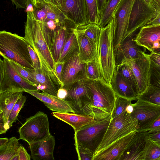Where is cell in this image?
Returning a JSON list of instances; mask_svg holds the SVG:
<instances>
[{"label": "cell", "instance_id": "obj_59", "mask_svg": "<svg viewBox=\"0 0 160 160\" xmlns=\"http://www.w3.org/2000/svg\"><path fill=\"white\" fill-rule=\"evenodd\" d=\"M11 160H19V156L18 153L14 156L12 159Z\"/></svg>", "mask_w": 160, "mask_h": 160}, {"label": "cell", "instance_id": "obj_50", "mask_svg": "<svg viewBox=\"0 0 160 160\" xmlns=\"http://www.w3.org/2000/svg\"><path fill=\"white\" fill-rule=\"evenodd\" d=\"M8 130L6 126L3 114L2 112H0V134L5 133Z\"/></svg>", "mask_w": 160, "mask_h": 160}, {"label": "cell", "instance_id": "obj_54", "mask_svg": "<svg viewBox=\"0 0 160 160\" xmlns=\"http://www.w3.org/2000/svg\"><path fill=\"white\" fill-rule=\"evenodd\" d=\"M26 11L27 12H34V6L32 0H26Z\"/></svg>", "mask_w": 160, "mask_h": 160}, {"label": "cell", "instance_id": "obj_23", "mask_svg": "<svg viewBox=\"0 0 160 160\" xmlns=\"http://www.w3.org/2000/svg\"><path fill=\"white\" fill-rule=\"evenodd\" d=\"M55 145V138L52 135L45 140L29 145L31 158L34 160H54Z\"/></svg>", "mask_w": 160, "mask_h": 160}, {"label": "cell", "instance_id": "obj_7", "mask_svg": "<svg viewBox=\"0 0 160 160\" xmlns=\"http://www.w3.org/2000/svg\"><path fill=\"white\" fill-rule=\"evenodd\" d=\"M0 58V93L25 92L27 90L39 92L37 87L19 75L5 56Z\"/></svg>", "mask_w": 160, "mask_h": 160}, {"label": "cell", "instance_id": "obj_5", "mask_svg": "<svg viewBox=\"0 0 160 160\" xmlns=\"http://www.w3.org/2000/svg\"><path fill=\"white\" fill-rule=\"evenodd\" d=\"M138 122L132 118L130 114L125 111L118 116L111 119L103 139L96 150L94 156L120 138L137 131Z\"/></svg>", "mask_w": 160, "mask_h": 160}, {"label": "cell", "instance_id": "obj_16", "mask_svg": "<svg viewBox=\"0 0 160 160\" xmlns=\"http://www.w3.org/2000/svg\"><path fill=\"white\" fill-rule=\"evenodd\" d=\"M135 35L125 38L114 50L116 66L139 58L144 51L134 40Z\"/></svg>", "mask_w": 160, "mask_h": 160}, {"label": "cell", "instance_id": "obj_28", "mask_svg": "<svg viewBox=\"0 0 160 160\" xmlns=\"http://www.w3.org/2000/svg\"><path fill=\"white\" fill-rule=\"evenodd\" d=\"M78 52H79V47L76 37L73 30L64 45L57 62H64L69 58Z\"/></svg>", "mask_w": 160, "mask_h": 160}, {"label": "cell", "instance_id": "obj_9", "mask_svg": "<svg viewBox=\"0 0 160 160\" xmlns=\"http://www.w3.org/2000/svg\"><path fill=\"white\" fill-rule=\"evenodd\" d=\"M156 15V10L152 5L148 4L144 0H134L125 38L135 36L137 31L146 25Z\"/></svg>", "mask_w": 160, "mask_h": 160}, {"label": "cell", "instance_id": "obj_35", "mask_svg": "<svg viewBox=\"0 0 160 160\" xmlns=\"http://www.w3.org/2000/svg\"><path fill=\"white\" fill-rule=\"evenodd\" d=\"M89 23L98 25L99 20L96 0H86Z\"/></svg>", "mask_w": 160, "mask_h": 160}, {"label": "cell", "instance_id": "obj_41", "mask_svg": "<svg viewBox=\"0 0 160 160\" xmlns=\"http://www.w3.org/2000/svg\"><path fill=\"white\" fill-rule=\"evenodd\" d=\"M76 150L79 160H93L94 153L89 149L75 142Z\"/></svg>", "mask_w": 160, "mask_h": 160}, {"label": "cell", "instance_id": "obj_52", "mask_svg": "<svg viewBox=\"0 0 160 160\" xmlns=\"http://www.w3.org/2000/svg\"><path fill=\"white\" fill-rule=\"evenodd\" d=\"M107 0H96L97 7L99 18L103 11ZM100 19V18H99Z\"/></svg>", "mask_w": 160, "mask_h": 160}, {"label": "cell", "instance_id": "obj_29", "mask_svg": "<svg viewBox=\"0 0 160 160\" xmlns=\"http://www.w3.org/2000/svg\"><path fill=\"white\" fill-rule=\"evenodd\" d=\"M77 28H81L83 30L85 34L92 45L98 59V48L101 28L98 24L92 23Z\"/></svg>", "mask_w": 160, "mask_h": 160}, {"label": "cell", "instance_id": "obj_36", "mask_svg": "<svg viewBox=\"0 0 160 160\" xmlns=\"http://www.w3.org/2000/svg\"><path fill=\"white\" fill-rule=\"evenodd\" d=\"M144 160H160V147L149 139Z\"/></svg>", "mask_w": 160, "mask_h": 160}, {"label": "cell", "instance_id": "obj_19", "mask_svg": "<svg viewBox=\"0 0 160 160\" xmlns=\"http://www.w3.org/2000/svg\"><path fill=\"white\" fill-rule=\"evenodd\" d=\"M136 132H132L118 139L94 156L93 160H120Z\"/></svg>", "mask_w": 160, "mask_h": 160}, {"label": "cell", "instance_id": "obj_43", "mask_svg": "<svg viewBox=\"0 0 160 160\" xmlns=\"http://www.w3.org/2000/svg\"><path fill=\"white\" fill-rule=\"evenodd\" d=\"M34 5L38 4H49L60 9L62 12L64 10L66 0H32Z\"/></svg>", "mask_w": 160, "mask_h": 160}, {"label": "cell", "instance_id": "obj_34", "mask_svg": "<svg viewBox=\"0 0 160 160\" xmlns=\"http://www.w3.org/2000/svg\"><path fill=\"white\" fill-rule=\"evenodd\" d=\"M26 99V97L22 94L16 102L9 116L8 124L9 128L12 127L13 123L17 120L18 113L22 108Z\"/></svg>", "mask_w": 160, "mask_h": 160}, {"label": "cell", "instance_id": "obj_32", "mask_svg": "<svg viewBox=\"0 0 160 160\" xmlns=\"http://www.w3.org/2000/svg\"><path fill=\"white\" fill-rule=\"evenodd\" d=\"M138 99L160 106V88L150 85L144 92L138 97Z\"/></svg>", "mask_w": 160, "mask_h": 160}, {"label": "cell", "instance_id": "obj_46", "mask_svg": "<svg viewBox=\"0 0 160 160\" xmlns=\"http://www.w3.org/2000/svg\"><path fill=\"white\" fill-rule=\"evenodd\" d=\"M160 131V115L145 131L153 133Z\"/></svg>", "mask_w": 160, "mask_h": 160}, {"label": "cell", "instance_id": "obj_26", "mask_svg": "<svg viewBox=\"0 0 160 160\" xmlns=\"http://www.w3.org/2000/svg\"><path fill=\"white\" fill-rule=\"evenodd\" d=\"M78 44L79 53L81 58L84 62H88L98 59L95 49L91 42L81 28L74 29Z\"/></svg>", "mask_w": 160, "mask_h": 160}, {"label": "cell", "instance_id": "obj_31", "mask_svg": "<svg viewBox=\"0 0 160 160\" xmlns=\"http://www.w3.org/2000/svg\"><path fill=\"white\" fill-rule=\"evenodd\" d=\"M121 0H107L98 24L101 28H104L110 22L114 11Z\"/></svg>", "mask_w": 160, "mask_h": 160}, {"label": "cell", "instance_id": "obj_45", "mask_svg": "<svg viewBox=\"0 0 160 160\" xmlns=\"http://www.w3.org/2000/svg\"><path fill=\"white\" fill-rule=\"evenodd\" d=\"M28 48L34 69H37L41 68V63L37 54L30 45H28Z\"/></svg>", "mask_w": 160, "mask_h": 160}, {"label": "cell", "instance_id": "obj_14", "mask_svg": "<svg viewBox=\"0 0 160 160\" xmlns=\"http://www.w3.org/2000/svg\"><path fill=\"white\" fill-rule=\"evenodd\" d=\"M64 100L70 104L75 113L84 114L83 105L90 100L89 89L84 80L74 83L68 90Z\"/></svg>", "mask_w": 160, "mask_h": 160}, {"label": "cell", "instance_id": "obj_27", "mask_svg": "<svg viewBox=\"0 0 160 160\" xmlns=\"http://www.w3.org/2000/svg\"><path fill=\"white\" fill-rule=\"evenodd\" d=\"M22 92L0 93V112H2L7 128H9L8 124L9 116L16 102L23 94Z\"/></svg>", "mask_w": 160, "mask_h": 160}, {"label": "cell", "instance_id": "obj_39", "mask_svg": "<svg viewBox=\"0 0 160 160\" xmlns=\"http://www.w3.org/2000/svg\"><path fill=\"white\" fill-rule=\"evenodd\" d=\"M2 56L3 55L1 56ZM7 58L19 75L35 86L34 81L33 77L27 68H24L20 64L14 61L9 59Z\"/></svg>", "mask_w": 160, "mask_h": 160}, {"label": "cell", "instance_id": "obj_55", "mask_svg": "<svg viewBox=\"0 0 160 160\" xmlns=\"http://www.w3.org/2000/svg\"><path fill=\"white\" fill-rule=\"evenodd\" d=\"M68 94V90L63 88H60L58 90L57 97L64 100Z\"/></svg>", "mask_w": 160, "mask_h": 160}, {"label": "cell", "instance_id": "obj_10", "mask_svg": "<svg viewBox=\"0 0 160 160\" xmlns=\"http://www.w3.org/2000/svg\"><path fill=\"white\" fill-rule=\"evenodd\" d=\"M87 78L86 62L81 58L79 52H77L64 62L61 88L68 90L75 83Z\"/></svg>", "mask_w": 160, "mask_h": 160}, {"label": "cell", "instance_id": "obj_13", "mask_svg": "<svg viewBox=\"0 0 160 160\" xmlns=\"http://www.w3.org/2000/svg\"><path fill=\"white\" fill-rule=\"evenodd\" d=\"M127 62L135 77L138 97L144 92L150 85L151 61L148 54L144 51L139 58L130 60Z\"/></svg>", "mask_w": 160, "mask_h": 160}, {"label": "cell", "instance_id": "obj_25", "mask_svg": "<svg viewBox=\"0 0 160 160\" xmlns=\"http://www.w3.org/2000/svg\"><path fill=\"white\" fill-rule=\"evenodd\" d=\"M52 115L56 118L72 126L75 132L82 127L94 122L96 120L91 116L73 113H61L53 112Z\"/></svg>", "mask_w": 160, "mask_h": 160}, {"label": "cell", "instance_id": "obj_3", "mask_svg": "<svg viewBox=\"0 0 160 160\" xmlns=\"http://www.w3.org/2000/svg\"><path fill=\"white\" fill-rule=\"evenodd\" d=\"M29 44L24 37L5 30L0 32V54L24 68L34 69L29 55Z\"/></svg>", "mask_w": 160, "mask_h": 160}, {"label": "cell", "instance_id": "obj_24", "mask_svg": "<svg viewBox=\"0 0 160 160\" xmlns=\"http://www.w3.org/2000/svg\"><path fill=\"white\" fill-rule=\"evenodd\" d=\"M111 86L117 96L131 101L137 100L138 95L133 87L116 68L112 76Z\"/></svg>", "mask_w": 160, "mask_h": 160}, {"label": "cell", "instance_id": "obj_38", "mask_svg": "<svg viewBox=\"0 0 160 160\" xmlns=\"http://www.w3.org/2000/svg\"><path fill=\"white\" fill-rule=\"evenodd\" d=\"M88 78L98 80L101 77L100 71L98 62L96 60L86 62Z\"/></svg>", "mask_w": 160, "mask_h": 160}, {"label": "cell", "instance_id": "obj_53", "mask_svg": "<svg viewBox=\"0 0 160 160\" xmlns=\"http://www.w3.org/2000/svg\"><path fill=\"white\" fill-rule=\"evenodd\" d=\"M17 8H26V0H10Z\"/></svg>", "mask_w": 160, "mask_h": 160}, {"label": "cell", "instance_id": "obj_2", "mask_svg": "<svg viewBox=\"0 0 160 160\" xmlns=\"http://www.w3.org/2000/svg\"><path fill=\"white\" fill-rule=\"evenodd\" d=\"M89 92L90 100L83 106L84 113L101 120L111 116L117 96L110 85L102 78L84 80Z\"/></svg>", "mask_w": 160, "mask_h": 160}, {"label": "cell", "instance_id": "obj_8", "mask_svg": "<svg viewBox=\"0 0 160 160\" xmlns=\"http://www.w3.org/2000/svg\"><path fill=\"white\" fill-rule=\"evenodd\" d=\"M111 119V116L82 127L75 132V142L95 152L101 143Z\"/></svg>", "mask_w": 160, "mask_h": 160}, {"label": "cell", "instance_id": "obj_20", "mask_svg": "<svg viewBox=\"0 0 160 160\" xmlns=\"http://www.w3.org/2000/svg\"><path fill=\"white\" fill-rule=\"evenodd\" d=\"M25 92L42 102L51 111L58 112L75 113L68 102L57 96L35 91L27 90Z\"/></svg>", "mask_w": 160, "mask_h": 160}, {"label": "cell", "instance_id": "obj_60", "mask_svg": "<svg viewBox=\"0 0 160 160\" xmlns=\"http://www.w3.org/2000/svg\"><path fill=\"white\" fill-rule=\"evenodd\" d=\"M148 4L150 5L152 0H144Z\"/></svg>", "mask_w": 160, "mask_h": 160}, {"label": "cell", "instance_id": "obj_56", "mask_svg": "<svg viewBox=\"0 0 160 160\" xmlns=\"http://www.w3.org/2000/svg\"><path fill=\"white\" fill-rule=\"evenodd\" d=\"M133 103H131L127 107L126 111L129 114L131 113L133 110Z\"/></svg>", "mask_w": 160, "mask_h": 160}, {"label": "cell", "instance_id": "obj_22", "mask_svg": "<svg viewBox=\"0 0 160 160\" xmlns=\"http://www.w3.org/2000/svg\"><path fill=\"white\" fill-rule=\"evenodd\" d=\"M134 39L139 45L152 52L153 44L160 42V25L143 27L136 34Z\"/></svg>", "mask_w": 160, "mask_h": 160}, {"label": "cell", "instance_id": "obj_58", "mask_svg": "<svg viewBox=\"0 0 160 160\" xmlns=\"http://www.w3.org/2000/svg\"><path fill=\"white\" fill-rule=\"evenodd\" d=\"M160 45L158 48L154 49L152 52L160 54V42H159Z\"/></svg>", "mask_w": 160, "mask_h": 160}, {"label": "cell", "instance_id": "obj_51", "mask_svg": "<svg viewBox=\"0 0 160 160\" xmlns=\"http://www.w3.org/2000/svg\"><path fill=\"white\" fill-rule=\"evenodd\" d=\"M148 138L155 143L160 145V131L149 133Z\"/></svg>", "mask_w": 160, "mask_h": 160}, {"label": "cell", "instance_id": "obj_4", "mask_svg": "<svg viewBox=\"0 0 160 160\" xmlns=\"http://www.w3.org/2000/svg\"><path fill=\"white\" fill-rule=\"evenodd\" d=\"M114 29L112 17L107 25L101 29L98 52L101 77L110 85L116 67L113 43Z\"/></svg>", "mask_w": 160, "mask_h": 160}, {"label": "cell", "instance_id": "obj_47", "mask_svg": "<svg viewBox=\"0 0 160 160\" xmlns=\"http://www.w3.org/2000/svg\"><path fill=\"white\" fill-rule=\"evenodd\" d=\"M64 62H57L56 64L55 73L61 85L62 86V73Z\"/></svg>", "mask_w": 160, "mask_h": 160}, {"label": "cell", "instance_id": "obj_12", "mask_svg": "<svg viewBox=\"0 0 160 160\" xmlns=\"http://www.w3.org/2000/svg\"><path fill=\"white\" fill-rule=\"evenodd\" d=\"M133 110L130 116L137 119V132L145 131L160 115V106L138 99L133 104Z\"/></svg>", "mask_w": 160, "mask_h": 160}, {"label": "cell", "instance_id": "obj_44", "mask_svg": "<svg viewBox=\"0 0 160 160\" xmlns=\"http://www.w3.org/2000/svg\"><path fill=\"white\" fill-rule=\"evenodd\" d=\"M150 5L155 9L156 15L146 25H160V1L158 0H152Z\"/></svg>", "mask_w": 160, "mask_h": 160}, {"label": "cell", "instance_id": "obj_61", "mask_svg": "<svg viewBox=\"0 0 160 160\" xmlns=\"http://www.w3.org/2000/svg\"><path fill=\"white\" fill-rule=\"evenodd\" d=\"M156 144H157L158 146H159L160 147V144H157L156 143H155Z\"/></svg>", "mask_w": 160, "mask_h": 160}, {"label": "cell", "instance_id": "obj_18", "mask_svg": "<svg viewBox=\"0 0 160 160\" xmlns=\"http://www.w3.org/2000/svg\"><path fill=\"white\" fill-rule=\"evenodd\" d=\"M63 13L77 27L89 23L86 0H66Z\"/></svg>", "mask_w": 160, "mask_h": 160}, {"label": "cell", "instance_id": "obj_15", "mask_svg": "<svg viewBox=\"0 0 160 160\" xmlns=\"http://www.w3.org/2000/svg\"><path fill=\"white\" fill-rule=\"evenodd\" d=\"M148 132H137L120 160H144L148 144Z\"/></svg>", "mask_w": 160, "mask_h": 160}, {"label": "cell", "instance_id": "obj_17", "mask_svg": "<svg viewBox=\"0 0 160 160\" xmlns=\"http://www.w3.org/2000/svg\"><path fill=\"white\" fill-rule=\"evenodd\" d=\"M77 26L68 18L58 26L54 33L51 51L56 63L59 59L64 45L71 33Z\"/></svg>", "mask_w": 160, "mask_h": 160}, {"label": "cell", "instance_id": "obj_42", "mask_svg": "<svg viewBox=\"0 0 160 160\" xmlns=\"http://www.w3.org/2000/svg\"><path fill=\"white\" fill-rule=\"evenodd\" d=\"M34 13L36 18L39 21L44 22L47 18V11L44 4L34 5Z\"/></svg>", "mask_w": 160, "mask_h": 160}, {"label": "cell", "instance_id": "obj_49", "mask_svg": "<svg viewBox=\"0 0 160 160\" xmlns=\"http://www.w3.org/2000/svg\"><path fill=\"white\" fill-rule=\"evenodd\" d=\"M151 61L152 62L158 66L160 67V54L153 52L148 54Z\"/></svg>", "mask_w": 160, "mask_h": 160}, {"label": "cell", "instance_id": "obj_11", "mask_svg": "<svg viewBox=\"0 0 160 160\" xmlns=\"http://www.w3.org/2000/svg\"><path fill=\"white\" fill-rule=\"evenodd\" d=\"M134 0H122L113 15L114 22L113 43L114 50L125 39Z\"/></svg>", "mask_w": 160, "mask_h": 160}, {"label": "cell", "instance_id": "obj_33", "mask_svg": "<svg viewBox=\"0 0 160 160\" xmlns=\"http://www.w3.org/2000/svg\"><path fill=\"white\" fill-rule=\"evenodd\" d=\"M115 68L122 76L132 86L137 93L136 79L128 62L123 63L117 66Z\"/></svg>", "mask_w": 160, "mask_h": 160}, {"label": "cell", "instance_id": "obj_48", "mask_svg": "<svg viewBox=\"0 0 160 160\" xmlns=\"http://www.w3.org/2000/svg\"><path fill=\"white\" fill-rule=\"evenodd\" d=\"M19 160H30L31 156L28 153L24 147L20 145L18 151Z\"/></svg>", "mask_w": 160, "mask_h": 160}, {"label": "cell", "instance_id": "obj_21", "mask_svg": "<svg viewBox=\"0 0 160 160\" xmlns=\"http://www.w3.org/2000/svg\"><path fill=\"white\" fill-rule=\"evenodd\" d=\"M27 69L33 77L34 85L38 90L46 93L57 96L60 86L49 75L42 71L41 68L37 69Z\"/></svg>", "mask_w": 160, "mask_h": 160}, {"label": "cell", "instance_id": "obj_40", "mask_svg": "<svg viewBox=\"0 0 160 160\" xmlns=\"http://www.w3.org/2000/svg\"><path fill=\"white\" fill-rule=\"evenodd\" d=\"M150 85L160 88V67L151 61Z\"/></svg>", "mask_w": 160, "mask_h": 160}, {"label": "cell", "instance_id": "obj_1", "mask_svg": "<svg viewBox=\"0 0 160 160\" xmlns=\"http://www.w3.org/2000/svg\"><path fill=\"white\" fill-rule=\"evenodd\" d=\"M24 38L37 54L42 70L59 83L55 73L56 63L52 55L43 22L38 21L34 12H27Z\"/></svg>", "mask_w": 160, "mask_h": 160}, {"label": "cell", "instance_id": "obj_62", "mask_svg": "<svg viewBox=\"0 0 160 160\" xmlns=\"http://www.w3.org/2000/svg\"><path fill=\"white\" fill-rule=\"evenodd\" d=\"M159 1H160V0H158Z\"/></svg>", "mask_w": 160, "mask_h": 160}, {"label": "cell", "instance_id": "obj_57", "mask_svg": "<svg viewBox=\"0 0 160 160\" xmlns=\"http://www.w3.org/2000/svg\"><path fill=\"white\" fill-rule=\"evenodd\" d=\"M7 138H1L0 139V147L4 145L8 141Z\"/></svg>", "mask_w": 160, "mask_h": 160}, {"label": "cell", "instance_id": "obj_30", "mask_svg": "<svg viewBox=\"0 0 160 160\" xmlns=\"http://www.w3.org/2000/svg\"><path fill=\"white\" fill-rule=\"evenodd\" d=\"M19 140L14 137H12L4 145L0 147V160H11L18 154V149L20 146Z\"/></svg>", "mask_w": 160, "mask_h": 160}, {"label": "cell", "instance_id": "obj_37", "mask_svg": "<svg viewBox=\"0 0 160 160\" xmlns=\"http://www.w3.org/2000/svg\"><path fill=\"white\" fill-rule=\"evenodd\" d=\"M131 102L130 100L117 96L111 115V119L118 116L125 111L127 107L132 103Z\"/></svg>", "mask_w": 160, "mask_h": 160}, {"label": "cell", "instance_id": "obj_6", "mask_svg": "<svg viewBox=\"0 0 160 160\" xmlns=\"http://www.w3.org/2000/svg\"><path fill=\"white\" fill-rule=\"evenodd\" d=\"M19 139L26 141L29 145L45 140L51 135L47 115L39 111L27 118L19 128Z\"/></svg>", "mask_w": 160, "mask_h": 160}]
</instances>
